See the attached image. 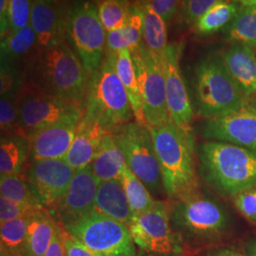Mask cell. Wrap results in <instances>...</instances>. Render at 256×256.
Masks as SVG:
<instances>
[{
	"mask_svg": "<svg viewBox=\"0 0 256 256\" xmlns=\"http://www.w3.org/2000/svg\"><path fill=\"white\" fill-rule=\"evenodd\" d=\"M90 75L66 43L42 48L30 75L28 88L84 108Z\"/></svg>",
	"mask_w": 256,
	"mask_h": 256,
	"instance_id": "cell-1",
	"label": "cell"
},
{
	"mask_svg": "<svg viewBox=\"0 0 256 256\" xmlns=\"http://www.w3.org/2000/svg\"><path fill=\"white\" fill-rule=\"evenodd\" d=\"M202 180L222 196H232L256 184V153L228 142L207 140L198 149Z\"/></svg>",
	"mask_w": 256,
	"mask_h": 256,
	"instance_id": "cell-2",
	"label": "cell"
},
{
	"mask_svg": "<svg viewBox=\"0 0 256 256\" xmlns=\"http://www.w3.org/2000/svg\"><path fill=\"white\" fill-rule=\"evenodd\" d=\"M148 128L168 198L174 202L198 191L194 140L187 137L172 120Z\"/></svg>",
	"mask_w": 256,
	"mask_h": 256,
	"instance_id": "cell-3",
	"label": "cell"
},
{
	"mask_svg": "<svg viewBox=\"0 0 256 256\" xmlns=\"http://www.w3.org/2000/svg\"><path fill=\"white\" fill-rule=\"evenodd\" d=\"M116 57L117 54L106 52L99 68L90 75L82 115L110 134L135 119L128 93L116 70Z\"/></svg>",
	"mask_w": 256,
	"mask_h": 256,
	"instance_id": "cell-4",
	"label": "cell"
},
{
	"mask_svg": "<svg viewBox=\"0 0 256 256\" xmlns=\"http://www.w3.org/2000/svg\"><path fill=\"white\" fill-rule=\"evenodd\" d=\"M171 223L184 244H205L226 234L230 218L220 202L200 190L171 204Z\"/></svg>",
	"mask_w": 256,
	"mask_h": 256,
	"instance_id": "cell-5",
	"label": "cell"
},
{
	"mask_svg": "<svg viewBox=\"0 0 256 256\" xmlns=\"http://www.w3.org/2000/svg\"><path fill=\"white\" fill-rule=\"evenodd\" d=\"M194 97L198 113L206 119L236 110L246 98L216 54L208 55L196 66Z\"/></svg>",
	"mask_w": 256,
	"mask_h": 256,
	"instance_id": "cell-6",
	"label": "cell"
},
{
	"mask_svg": "<svg viewBox=\"0 0 256 256\" xmlns=\"http://www.w3.org/2000/svg\"><path fill=\"white\" fill-rule=\"evenodd\" d=\"M111 134L122 151L128 168L144 182L152 196L156 198L165 194L160 168L148 126L134 120Z\"/></svg>",
	"mask_w": 256,
	"mask_h": 256,
	"instance_id": "cell-7",
	"label": "cell"
},
{
	"mask_svg": "<svg viewBox=\"0 0 256 256\" xmlns=\"http://www.w3.org/2000/svg\"><path fill=\"white\" fill-rule=\"evenodd\" d=\"M128 229L133 240L147 256H180L184 241L171 223V204L158 200L151 210L134 216Z\"/></svg>",
	"mask_w": 256,
	"mask_h": 256,
	"instance_id": "cell-8",
	"label": "cell"
},
{
	"mask_svg": "<svg viewBox=\"0 0 256 256\" xmlns=\"http://www.w3.org/2000/svg\"><path fill=\"white\" fill-rule=\"evenodd\" d=\"M66 36L88 75L97 70L104 59L106 32L92 1H72L66 10Z\"/></svg>",
	"mask_w": 256,
	"mask_h": 256,
	"instance_id": "cell-9",
	"label": "cell"
},
{
	"mask_svg": "<svg viewBox=\"0 0 256 256\" xmlns=\"http://www.w3.org/2000/svg\"><path fill=\"white\" fill-rule=\"evenodd\" d=\"M63 228L100 256H137V246L128 226L96 212Z\"/></svg>",
	"mask_w": 256,
	"mask_h": 256,
	"instance_id": "cell-10",
	"label": "cell"
},
{
	"mask_svg": "<svg viewBox=\"0 0 256 256\" xmlns=\"http://www.w3.org/2000/svg\"><path fill=\"white\" fill-rule=\"evenodd\" d=\"M19 135L28 138L64 122H80L84 108L28 86L18 99Z\"/></svg>",
	"mask_w": 256,
	"mask_h": 256,
	"instance_id": "cell-11",
	"label": "cell"
},
{
	"mask_svg": "<svg viewBox=\"0 0 256 256\" xmlns=\"http://www.w3.org/2000/svg\"><path fill=\"white\" fill-rule=\"evenodd\" d=\"M148 126L171 122L167 108L164 72L162 56L151 52L144 43L131 54Z\"/></svg>",
	"mask_w": 256,
	"mask_h": 256,
	"instance_id": "cell-12",
	"label": "cell"
},
{
	"mask_svg": "<svg viewBox=\"0 0 256 256\" xmlns=\"http://www.w3.org/2000/svg\"><path fill=\"white\" fill-rule=\"evenodd\" d=\"M202 135L256 153V98L246 97L236 110L206 120Z\"/></svg>",
	"mask_w": 256,
	"mask_h": 256,
	"instance_id": "cell-13",
	"label": "cell"
},
{
	"mask_svg": "<svg viewBox=\"0 0 256 256\" xmlns=\"http://www.w3.org/2000/svg\"><path fill=\"white\" fill-rule=\"evenodd\" d=\"M180 45H168L162 55L164 72L166 100L172 122L191 140L194 111L180 66Z\"/></svg>",
	"mask_w": 256,
	"mask_h": 256,
	"instance_id": "cell-14",
	"label": "cell"
},
{
	"mask_svg": "<svg viewBox=\"0 0 256 256\" xmlns=\"http://www.w3.org/2000/svg\"><path fill=\"white\" fill-rule=\"evenodd\" d=\"M75 171L64 158L30 160L25 178L38 200L50 209L68 190Z\"/></svg>",
	"mask_w": 256,
	"mask_h": 256,
	"instance_id": "cell-15",
	"label": "cell"
},
{
	"mask_svg": "<svg viewBox=\"0 0 256 256\" xmlns=\"http://www.w3.org/2000/svg\"><path fill=\"white\" fill-rule=\"evenodd\" d=\"M100 180L90 164L75 171L68 190L48 210L63 227L93 212Z\"/></svg>",
	"mask_w": 256,
	"mask_h": 256,
	"instance_id": "cell-16",
	"label": "cell"
},
{
	"mask_svg": "<svg viewBox=\"0 0 256 256\" xmlns=\"http://www.w3.org/2000/svg\"><path fill=\"white\" fill-rule=\"evenodd\" d=\"M30 26L37 37V44L42 48L64 43L66 36V12L46 0H34Z\"/></svg>",
	"mask_w": 256,
	"mask_h": 256,
	"instance_id": "cell-17",
	"label": "cell"
},
{
	"mask_svg": "<svg viewBox=\"0 0 256 256\" xmlns=\"http://www.w3.org/2000/svg\"><path fill=\"white\" fill-rule=\"evenodd\" d=\"M80 122H64L44 128L28 138L30 160L64 158L70 151Z\"/></svg>",
	"mask_w": 256,
	"mask_h": 256,
	"instance_id": "cell-18",
	"label": "cell"
},
{
	"mask_svg": "<svg viewBox=\"0 0 256 256\" xmlns=\"http://www.w3.org/2000/svg\"><path fill=\"white\" fill-rule=\"evenodd\" d=\"M106 134L110 133H108L99 124L82 117L64 160L75 170L88 166Z\"/></svg>",
	"mask_w": 256,
	"mask_h": 256,
	"instance_id": "cell-19",
	"label": "cell"
},
{
	"mask_svg": "<svg viewBox=\"0 0 256 256\" xmlns=\"http://www.w3.org/2000/svg\"><path fill=\"white\" fill-rule=\"evenodd\" d=\"M222 59L242 94L252 96L256 92V56L252 48L234 44L224 52Z\"/></svg>",
	"mask_w": 256,
	"mask_h": 256,
	"instance_id": "cell-20",
	"label": "cell"
},
{
	"mask_svg": "<svg viewBox=\"0 0 256 256\" xmlns=\"http://www.w3.org/2000/svg\"><path fill=\"white\" fill-rule=\"evenodd\" d=\"M93 212L119 221L126 226L134 216L119 180L100 182Z\"/></svg>",
	"mask_w": 256,
	"mask_h": 256,
	"instance_id": "cell-21",
	"label": "cell"
},
{
	"mask_svg": "<svg viewBox=\"0 0 256 256\" xmlns=\"http://www.w3.org/2000/svg\"><path fill=\"white\" fill-rule=\"evenodd\" d=\"M90 166L100 182L120 180V174L128 165L124 155L112 134H106L102 138Z\"/></svg>",
	"mask_w": 256,
	"mask_h": 256,
	"instance_id": "cell-22",
	"label": "cell"
},
{
	"mask_svg": "<svg viewBox=\"0 0 256 256\" xmlns=\"http://www.w3.org/2000/svg\"><path fill=\"white\" fill-rule=\"evenodd\" d=\"M58 222L48 209L32 216L28 226L25 256H43L52 243Z\"/></svg>",
	"mask_w": 256,
	"mask_h": 256,
	"instance_id": "cell-23",
	"label": "cell"
},
{
	"mask_svg": "<svg viewBox=\"0 0 256 256\" xmlns=\"http://www.w3.org/2000/svg\"><path fill=\"white\" fill-rule=\"evenodd\" d=\"M30 158V142L20 135H2L0 142V176L22 174Z\"/></svg>",
	"mask_w": 256,
	"mask_h": 256,
	"instance_id": "cell-24",
	"label": "cell"
},
{
	"mask_svg": "<svg viewBox=\"0 0 256 256\" xmlns=\"http://www.w3.org/2000/svg\"><path fill=\"white\" fill-rule=\"evenodd\" d=\"M116 70L120 80L122 82L128 93L135 120L140 124L147 126L146 120L144 115L142 101L138 84L135 66L132 59L131 52L129 50H122L117 54Z\"/></svg>",
	"mask_w": 256,
	"mask_h": 256,
	"instance_id": "cell-25",
	"label": "cell"
},
{
	"mask_svg": "<svg viewBox=\"0 0 256 256\" xmlns=\"http://www.w3.org/2000/svg\"><path fill=\"white\" fill-rule=\"evenodd\" d=\"M144 18V40L146 46L156 54H164L167 44L166 22L155 10L150 0H137Z\"/></svg>",
	"mask_w": 256,
	"mask_h": 256,
	"instance_id": "cell-26",
	"label": "cell"
},
{
	"mask_svg": "<svg viewBox=\"0 0 256 256\" xmlns=\"http://www.w3.org/2000/svg\"><path fill=\"white\" fill-rule=\"evenodd\" d=\"M223 32L230 42L256 48V7L239 8L238 14L223 28Z\"/></svg>",
	"mask_w": 256,
	"mask_h": 256,
	"instance_id": "cell-27",
	"label": "cell"
},
{
	"mask_svg": "<svg viewBox=\"0 0 256 256\" xmlns=\"http://www.w3.org/2000/svg\"><path fill=\"white\" fill-rule=\"evenodd\" d=\"M119 180L126 194L133 216L151 210L156 204L158 200H155L146 186L128 166L120 174Z\"/></svg>",
	"mask_w": 256,
	"mask_h": 256,
	"instance_id": "cell-28",
	"label": "cell"
},
{
	"mask_svg": "<svg viewBox=\"0 0 256 256\" xmlns=\"http://www.w3.org/2000/svg\"><path fill=\"white\" fill-rule=\"evenodd\" d=\"M238 4L220 0L194 23V30L200 36H208L227 27L238 14Z\"/></svg>",
	"mask_w": 256,
	"mask_h": 256,
	"instance_id": "cell-29",
	"label": "cell"
},
{
	"mask_svg": "<svg viewBox=\"0 0 256 256\" xmlns=\"http://www.w3.org/2000/svg\"><path fill=\"white\" fill-rule=\"evenodd\" d=\"M30 218L32 216L0 223L1 256H25L28 226Z\"/></svg>",
	"mask_w": 256,
	"mask_h": 256,
	"instance_id": "cell-30",
	"label": "cell"
},
{
	"mask_svg": "<svg viewBox=\"0 0 256 256\" xmlns=\"http://www.w3.org/2000/svg\"><path fill=\"white\" fill-rule=\"evenodd\" d=\"M0 194L1 196H4L12 202L36 207H44L30 189L26 178H24L22 174L1 176Z\"/></svg>",
	"mask_w": 256,
	"mask_h": 256,
	"instance_id": "cell-31",
	"label": "cell"
},
{
	"mask_svg": "<svg viewBox=\"0 0 256 256\" xmlns=\"http://www.w3.org/2000/svg\"><path fill=\"white\" fill-rule=\"evenodd\" d=\"M131 4L128 0H102L98 12L106 32L118 30L126 26L130 16Z\"/></svg>",
	"mask_w": 256,
	"mask_h": 256,
	"instance_id": "cell-32",
	"label": "cell"
},
{
	"mask_svg": "<svg viewBox=\"0 0 256 256\" xmlns=\"http://www.w3.org/2000/svg\"><path fill=\"white\" fill-rule=\"evenodd\" d=\"M37 43V37L30 24L18 32L1 39V59L9 60L25 54Z\"/></svg>",
	"mask_w": 256,
	"mask_h": 256,
	"instance_id": "cell-33",
	"label": "cell"
},
{
	"mask_svg": "<svg viewBox=\"0 0 256 256\" xmlns=\"http://www.w3.org/2000/svg\"><path fill=\"white\" fill-rule=\"evenodd\" d=\"M120 30L131 54L137 50L144 39V18L136 3L131 5L128 23Z\"/></svg>",
	"mask_w": 256,
	"mask_h": 256,
	"instance_id": "cell-34",
	"label": "cell"
},
{
	"mask_svg": "<svg viewBox=\"0 0 256 256\" xmlns=\"http://www.w3.org/2000/svg\"><path fill=\"white\" fill-rule=\"evenodd\" d=\"M0 126L2 135H19L18 108L16 96H1Z\"/></svg>",
	"mask_w": 256,
	"mask_h": 256,
	"instance_id": "cell-35",
	"label": "cell"
},
{
	"mask_svg": "<svg viewBox=\"0 0 256 256\" xmlns=\"http://www.w3.org/2000/svg\"><path fill=\"white\" fill-rule=\"evenodd\" d=\"M45 209L46 208L30 206L0 196V223L30 216Z\"/></svg>",
	"mask_w": 256,
	"mask_h": 256,
	"instance_id": "cell-36",
	"label": "cell"
},
{
	"mask_svg": "<svg viewBox=\"0 0 256 256\" xmlns=\"http://www.w3.org/2000/svg\"><path fill=\"white\" fill-rule=\"evenodd\" d=\"M32 3L34 0H10L9 23L10 32L14 34L30 24Z\"/></svg>",
	"mask_w": 256,
	"mask_h": 256,
	"instance_id": "cell-37",
	"label": "cell"
},
{
	"mask_svg": "<svg viewBox=\"0 0 256 256\" xmlns=\"http://www.w3.org/2000/svg\"><path fill=\"white\" fill-rule=\"evenodd\" d=\"M220 0H182L180 18L184 25H194L196 20Z\"/></svg>",
	"mask_w": 256,
	"mask_h": 256,
	"instance_id": "cell-38",
	"label": "cell"
},
{
	"mask_svg": "<svg viewBox=\"0 0 256 256\" xmlns=\"http://www.w3.org/2000/svg\"><path fill=\"white\" fill-rule=\"evenodd\" d=\"M20 78L8 60L1 59V96H16L20 88Z\"/></svg>",
	"mask_w": 256,
	"mask_h": 256,
	"instance_id": "cell-39",
	"label": "cell"
},
{
	"mask_svg": "<svg viewBox=\"0 0 256 256\" xmlns=\"http://www.w3.org/2000/svg\"><path fill=\"white\" fill-rule=\"evenodd\" d=\"M234 204L240 214L256 225V189L250 188L236 196Z\"/></svg>",
	"mask_w": 256,
	"mask_h": 256,
	"instance_id": "cell-40",
	"label": "cell"
},
{
	"mask_svg": "<svg viewBox=\"0 0 256 256\" xmlns=\"http://www.w3.org/2000/svg\"><path fill=\"white\" fill-rule=\"evenodd\" d=\"M64 248L66 256H102L84 246L79 240L64 230Z\"/></svg>",
	"mask_w": 256,
	"mask_h": 256,
	"instance_id": "cell-41",
	"label": "cell"
},
{
	"mask_svg": "<svg viewBox=\"0 0 256 256\" xmlns=\"http://www.w3.org/2000/svg\"><path fill=\"white\" fill-rule=\"evenodd\" d=\"M43 256H66L64 248V229L58 223L50 245Z\"/></svg>",
	"mask_w": 256,
	"mask_h": 256,
	"instance_id": "cell-42",
	"label": "cell"
},
{
	"mask_svg": "<svg viewBox=\"0 0 256 256\" xmlns=\"http://www.w3.org/2000/svg\"><path fill=\"white\" fill-rule=\"evenodd\" d=\"M153 9L168 23L174 18L178 9V0H150Z\"/></svg>",
	"mask_w": 256,
	"mask_h": 256,
	"instance_id": "cell-43",
	"label": "cell"
},
{
	"mask_svg": "<svg viewBox=\"0 0 256 256\" xmlns=\"http://www.w3.org/2000/svg\"><path fill=\"white\" fill-rule=\"evenodd\" d=\"M9 2L10 0H0L1 39L7 36V32H10L9 23Z\"/></svg>",
	"mask_w": 256,
	"mask_h": 256,
	"instance_id": "cell-44",
	"label": "cell"
},
{
	"mask_svg": "<svg viewBox=\"0 0 256 256\" xmlns=\"http://www.w3.org/2000/svg\"><path fill=\"white\" fill-rule=\"evenodd\" d=\"M207 256H246L232 248H221L210 252Z\"/></svg>",
	"mask_w": 256,
	"mask_h": 256,
	"instance_id": "cell-45",
	"label": "cell"
},
{
	"mask_svg": "<svg viewBox=\"0 0 256 256\" xmlns=\"http://www.w3.org/2000/svg\"><path fill=\"white\" fill-rule=\"evenodd\" d=\"M247 256H256V239L250 241L246 248Z\"/></svg>",
	"mask_w": 256,
	"mask_h": 256,
	"instance_id": "cell-46",
	"label": "cell"
},
{
	"mask_svg": "<svg viewBox=\"0 0 256 256\" xmlns=\"http://www.w3.org/2000/svg\"><path fill=\"white\" fill-rule=\"evenodd\" d=\"M232 2L239 3L243 7H256V0H230Z\"/></svg>",
	"mask_w": 256,
	"mask_h": 256,
	"instance_id": "cell-47",
	"label": "cell"
},
{
	"mask_svg": "<svg viewBox=\"0 0 256 256\" xmlns=\"http://www.w3.org/2000/svg\"><path fill=\"white\" fill-rule=\"evenodd\" d=\"M50 3H54L55 5H58V6H63V3L64 2V0H46Z\"/></svg>",
	"mask_w": 256,
	"mask_h": 256,
	"instance_id": "cell-48",
	"label": "cell"
}]
</instances>
